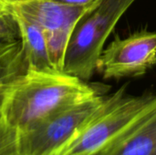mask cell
<instances>
[{
  "instance_id": "obj_1",
  "label": "cell",
  "mask_w": 156,
  "mask_h": 155,
  "mask_svg": "<svg viewBox=\"0 0 156 155\" xmlns=\"http://www.w3.org/2000/svg\"><path fill=\"white\" fill-rule=\"evenodd\" d=\"M102 89L63 72L27 70L7 92L3 120L20 133L65 109L102 95Z\"/></svg>"
},
{
  "instance_id": "obj_2",
  "label": "cell",
  "mask_w": 156,
  "mask_h": 155,
  "mask_svg": "<svg viewBox=\"0 0 156 155\" xmlns=\"http://www.w3.org/2000/svg\"><path fill=\"white\" fill-rule=\"evenodd\" d=\"M156 94L130 96L125 86L106 96L101 106L52 155H98L154 102Z\"/></svg>"
},
{
  "instance_id": "obj_3",
  "label": "cell",
  "mask_w": 156,
  "mask_h": 155,
  "mask_svg": "<svg viewBox=\"0 0 156 155\" xmlns=\"http://www.w3.org/2000/svg\"><path fill=\"white\" fill-rule=\"evenodd\" d=\"M135 0H101L77 23L69 38L62 72L88 81L96 70L105 41Z\"/></svg>"
},
{
  "instance_id": "obj_4",
  "label": "cell",
  "mask_w": 156,
  "mask_h": 155,
  "mask_svg": "<svg viewBox=\"0 0 156 155\" xmlns=\"http://www.w3.org/2000/svg\"><path fill=\"white\" fill-rule=\"evenodd\" d=\"M106 95H99L65 109L18 133L19 155H52L101 106Z\"/></svg>"
},
{
  "instance_id": "obj_5",
  "label": "cell",
  "mask_w": 156,
  "mask_h": 155,
  "mask_svg": "<svg viewBox=\"0 0 156 155\" xmlns=\"http://www.w3.org/2000/svg\"><path fill=\"white\" fill-rule=\"evenodd\" d=\"M156 64V32L140 31L125 38L115 37L102 50L96 70L103 79L144 75Z\"/></svg>"
},
{
  "instance_id": "obj_6",
  "label": "cell",
  "mask_w": 156,
  "mask_h": 155,
  "mask_svg": "<svg viewBox=\"0 0 156 155\" xmlns=\"http://www.w3.org/2000/svg\"><path fill=\"white\" fill-rule=\"evenodd\" d=\"M156 149V97L152 105L102 152V155H151Z\"/></svg>"
},
{
  "instance_id": "obj_7",
  "label": "cell",
  "mask_w": 156,
  "mask_h": 155,
  "mask_svg": "<svg viewBox=\"0 0 156 155\" xmlns=\"http://www.w3.org/2000/svg\"><path fill=\"white\" fill-rule=\"evenodd\" d=\"M13 8L36 23L44 31H48L76 26L78 21L94 7L69 6L53 0H17Z\"/></svg>"
},
{
  "instance_id": "obj_8",
  "label": "cell",
  "mask_w": 156,
  "mask_h": 155,
  "mask_svg": "<svg viewBox=\"0 0 156 155\" xmlns=\"http://www.w3.org/2000/svg\"><path fill=\"white\" fill-rule=\"evenodd\" d=\"M11 14L16 24L18 35L22 42L27 70L57 71L54 69L48 57L43 29L14 8Z\"/></svg>"
},
{
  "instance_id": "obj_9",
  "label": "cell",
  "mask_w": 156,
  "mask_h": 155,
  "mask_svg": "<svg viewBox=\"0 0 156 155\" xmlns=\"http://www.w3.org/2000/svg\"><path fill=\"white\" fill-rule=\"evenodd\" d=\"M27 71V64L20 37H0V124L7 92L16 80Z\"/></svg>"
},
{
  "instance_id": "obj_10",
  "label": "cell",
  "mask_w": 156,
  "mask_h": 155,
  "mask_svg": "<svg viewBox=\"0 0 156 155\" xmlns=\"http://www.w3.org/2000/svg\"><path fill=\"white\" fill-rule=\"evenodd\" d=\"M0 155H19L18 132L5 122L0 124Z\"/></svg>"
},
{
  "instance_id": "obj_11",
  "label": "cell",
  "mask_w": 156,
  "mask_h": 155,
  "mask_svg": "<svg viewBox=\"0 0 156 155\" xmlns=\"http://www.w3.org/2000/svg\"><path fill=\"white\" fill-rule=\"evenodd\" d=\"M53 1L69 6L93 8L100 3L101 0H53Z\"/></svg>"
},
{
  "instance_id": "obj_12",
  "label": "cell",
  "mask_w": 156,
  "mask_h": 155,
  "mask_svg": "<svg viewBox=\"0 0 156 155\" xmlns=\"http://www.w3.org/2000/svg\"><path fill=\"white\" fill-rule=\"evenodd\" d=\"M16 2L17 0H0V17L10 15Z\"/></svg>"
},
{
  "instance_id": "obj_13",
  "label": "cell",
  "mask_w": 156,
  "mask_h": 155,
  "mask_svg": "<svg viewBox=\"0 0 156 155\" xmlns=\"http://www.w3.org/2000/svg\"><path fill=\"white\" fill-rule=\"evenodd\" d=\"M151 155H156V149L154 150V153H152Z\"/></svg>"
},
{
  "instance_id": "obj_14",
  "label": "cell",
  "mask_w": 156,
  "mask_h": 155,
  "mask_svg": "<svg viewBox=\"0 0 156 155\" xmlns=\"http://www.w3.org/2000/svg\"><path fill=\"white\" fill-rule=\"evenodd\" d=\"M98 155H102V154H101V153H99V154H98Z\"/></svg>"
}]
</instances>
